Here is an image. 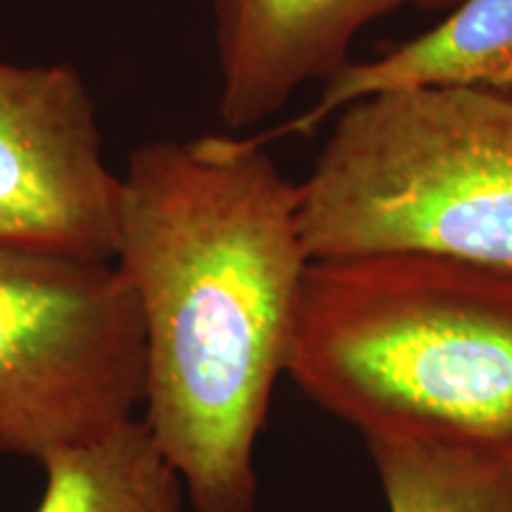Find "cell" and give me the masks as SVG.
I'll use <instances>...</instances> for the list:
<instances>
[{
    "label": "cell",
    "mask_w": 512,
    "mask_h": 512,
    "mask_svg": "<svg viewBox=\"0 0 512 512\" xmlns=\"http://www.w3.org/2000/svg\"><path fill=\"white\" fill-rule=\"evenodd\" d=\"M413 88H484L512 93V0H460L444 22L377 60L347 62L325 79L309 112L271 133L249 136L254 145L283 136H309L330 114L358 100Z\"/></svg>",
    "instance_id": "obj_7"
},
{
    "label": "cell",
    "mask_w": 512,
    "mask_h": 512,
    "mask_svg": "<svg viewBox=\"0 0 512 512\" xmlns=\"http://www.w3.org/2000/svg\"><path fill=\"white\" fill-rule=\"evenodd\" d=\"M389 512H512V463L403 439H368Z\"/></svg>",
    "instance_id": "obj_9"
},
{
    "label": "cell",
    "mask_w": 512,
    "mask_h": 512,
    "mask_svg": "<svg viewBox=\"0 0 512 512\" xmlns=\"http://www.w3.org/2000/svg\"><path fill=\"white\" fill-rule=\"evenodd\" d=\"M287 375L366 441L512 463V273L425 254L311 261Z\"/></svg>",
    "instance_id": "obj_2"
},
{
    "label": "cell",
    "mask_w": 512,
    "mask_h": 512,
    "mask_svg": "<svg viewBox=\"0 0 512 512\" xmlns=\"http://www.w3.org/2000/svg\"><path fill=\"white\" fill-rule=\"evenodd\" d=\"M143 320L114 261L0 247V453L36 460L138 418Z\"/></svg>",
    "instance_id": "obj_4"
},
{
    "label": "cell",
    "mask_w": 512,
    "mask_h": 512,
    "mask_svg": "<svg viewBox=\"0 0 512 512\" xmlns=\"http://www.w3.org/2000/svg\"><path fill=\"white\" fill-rule=\"evenodd\" d=\"M297 219L309 261L425 254L512 273V93L413 88L344 107Z\"/></svg>",
    "instance_id": "obj_3"
},
{
    "label": "cell",
    "mask_w": 512,
    "mask_h": 512,
    "mask_svg": "<svg viewBox=\"0 0 512 512\" xmlns=\"http://www.w3.org/2000/svg\"><path fill=\"white\" fill-rule=\"evenodd\" d=\"M249 138L157 140L121 176L114 266L145 339L140 422L192 512H252L254 448L287 373L304 275L299 185Z\"/></svg>",
    "instance_id": "obj_1"
},
{
    "label": "cell",
    "mask_w": 512,
    "mask_h": 512,
    "mask_svg": "<svg viewBox=\"0 0 512 512\" xmlns=\"http://www.w3.org/2000/svg\"><path fill=\"white\" fill-rule=\"evenodd\" d=\"M121 195L81 74L0 60V247L114 261Z\"/></svg>",
    "instance_id": "obj_5"
},
{
    "label": "cell",
    "mask_w": 512,
    "mask_h": 512,
    "mask_svg": "<svg viewBox=\"0 0 512 512\" xmlns=\"http://www.w3.org/2000/svg\"><path fill=\"white\" fill-rule=\"evenodd\" d=\"M460 0H211L219 50V114L230 131L287 105L304 83L349 62L358 31L406 8L453 10Z\"/></svg>",
    "instance_id": "obj_6"
},
{
    "label": "cell",
    "mask_w": 512,
    "mask_h": 512,
    "mask_svg": "<svg viewBox=\"0 0 512 512\" xmlns=\"http://www.w3.org/2000/svg\"><path fill=\"white\" fill-rule=\"evenodd\" d=\"M46 486L34 512H183L181 477L140 418L41 463Z\"/></svg>",
    "instance_id": "obj_8"
}]
</instances>
